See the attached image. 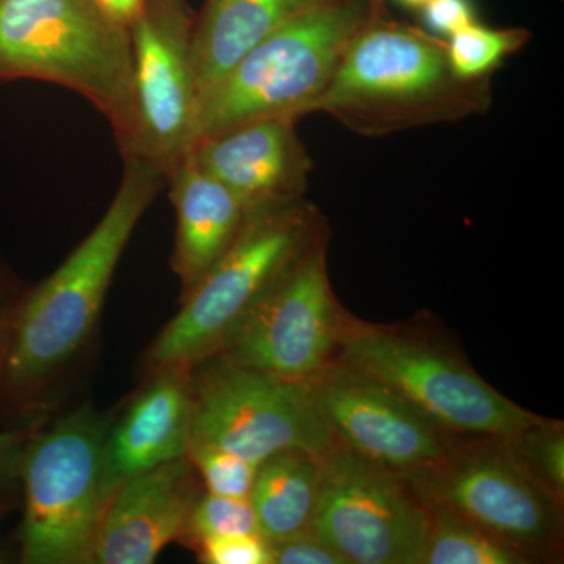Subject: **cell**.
<instances>
[{
    "label": "cell",
    "instance_id": "obj_7",
    "mask_svg": "<svg viewBox=\"0 0 564 564\" xmlns=\"http://www.w3.org/2000/svg\"><path fill=\"white\" fill-rule=\"evenodd\" d=\"M107 430L101 415L80 408L29 440L20 467L25 496L22 562L91 563L106 508L101 473Z\"/></svg>",
    "mask_w": 564,
    "mask_h": 564
},
{
    "label": "cell",
    "instance_id": "obj_17",
    "mask_svg": "<svg viewBox=\"0 0 564 564\" xmlns=\"http://www.w3.org/2000/svg\"><path fill=\"white\" fill-rule=\"evenodd\" d=\"M176 210L173 270L182 300L204 280L239 236L248 214L191 154L165 177Z\"/></svg>",
    "mask_w": 564,
    "mask_h": 564
},
{
    "label": "cell",
    "instance_id": "obj_16",
    "mask_svg": "<svg viewBox=\"0 0 564 564\" xmlns=\"http://www.w3.org/2000/svg\"><path fill=\"white\" fill-rule=\"evenodd\" d=\"M155 372L120 422L107 430L101 473L106 505L126 481L184 458L191 448L195 399L188 367H165Z\"/></svg>",
    "mask_w": 564,
    "mask_h": 564
},
{
    "label": "cell",
    "instance_id": "obj_9",
    "mask_svg": "<svg viewBox=\"0 0 564 564\" xmlns=\"http://www.w3.org/2000/svg\"><path fill=\"white\" fill-rule=\"evenodd\" d=\"M192 384V443L215 445L258 466L282 452L322 456L337 443L311 381L285 380L220 356Z\"/></svg>",
    "mask_w": 564,
    "mask_h": 564
},
{
    "label": "cell",
    "instance_id": "obj_2",
    "mask_svg": "<svg viewBox=\"0 0 564 564\" xmlns=\"http://www.w3.org/2000/svg\"><path fill=\"white\" fill-rule=\"evenodd\" d=\"M491 82L463 80L445 40L372 13L348 41L313 113L366 137L467 120L491 107Z\"/></svg>",
    "mask_w": 564,
    "mask_h": 564
},
{
    "label": "cell",
    "instance_id": "obj_19",
    "mask_svg": "<svg viewBox=\"0 0 564 564\" xmlns=\"http://www.w3.org/2000/svg\"><path fill=\"white\" fill-rule=\"evenodd\" d=\"M321 488V456L291 451L259 464L250 502L269 543L313 530Z\"/></svg>",
    "mask_w": 564,
    "mask_h": 564
},
{
    "label": "cell",
    "instance_id": "obj_10",
    "mask_svg": "<svg viewBox=\"0 0 564 564\" xmlns=\"http://www.w3.org/2000/svg\"><path fill=\"white\" fill-rule=\"evenodd\" d=\"M326 248L328 232L288 267L217 355L295 381H313L336 361L350 318L329 284Z\"/></svg>",
    "mask_w": 564,
    "mask_h": 564
},
{
    "label": "cell",
    "instance_id": "obj_15",
    "mask_svg": "<svg viewBox=\"0 0 564 564\" xmlns=\"http://www.w3.org/2000/svg\"><path fill=\"white\" fill-rule=\"evenodd\" d=\"M199 494L187 456L126 481L104 508L91 563H154L166 545L184 536Z\"/></svg>",
    "mask_w": 564,
    "mask_h": 564
},
{
    "label": "cell",
    "instance_id": "obj_5",
    "mask_svg": "<svg viewBox=\"0 0 564 564\" xmlns=\"http://www.w3.org/2000/svg\"><path fill=\"white\" fill-rule=\"evenodd\" d=\"M325 232L321 214L304 199L248 214L231 248L182 300L152 345V369H191L217 355L278 278Z\"/></svg>",
    "mask_w": 564,
    "mask_h": 564
},
{
    "label": "cell",
    "instance_id": "obj_3",
    "mask_svg": "<svg viewBox=\"0 0 564 564\" xmlns=\"http://www.w3.org/2000/svg\"><path fill=\"white\" fill-rule=\"evenodd\" d=\"M17 80L84 96L109 121L121 158L132 154L131 35L96 0H0V85Z\"/></svg>",
    "mask_w": 564,
    "mask_h": 564
},
{
    "label": "cell",
    "instance_id": "obj_4",
    "mask_svg": "<svg viewBox=\"0 0 564 564\" xmlns=\"http://www.w3.org/2000/svg\"><path fill=\"white\" fill-rule=\"evenodd\" d=\"M372 13L369 0H332L272 33L199 98L193 147L247 122L313 115L348 41Z\"/></svg>",
    "mask_w": 564,
    "mask_h": 564
},
{
    "label": "cell",
    "instance_id": "obj_1",
    "mask_svg": "<svg viewBox=\"0 0 564 564\" xmlns=\"http://www.w3.org/2000/svg\"><path fill=\"white\" fill-rule=\"evenodd\" d=\"M165 184L158 166L124 159L120 187L98 225L0 321V393L18 399L33 391L88 343L122 251Z\"/></svg>",
    "mask_w": 564,
    "mask_h": 564
},
{
    "label": "cell",
    "instance_id": "obj_18",
    "mask_svg": "<svg viewBox=\"0 0 564 564\" xmlns=\"http://www.w3.org/2000/svg\"><path fill=\"white\" fill-rule=\"evenodd\" d=\"M332 0H206L193 29L199 98L289 22Z\"/></svg>",
    "mask_w": 564,
    "mask_h": 564
},
{
    "label": "cell",
    "instance_id": "obj_12",
    "mask_svg": "<svg viewBox=\"0 0 564 564\" xmlns=\"http://www.w3.org/2000/svg\"><path fill=\"white\" fill-rule=\"evenodd\" d=\"M195 17L188 0H147L129 25L137 133L133 152L126 159H143L163 177L191 154L195 143L199 104L193 62Z\"/></svg>",
    "mask_w": 564,
    "mask_h": 564
},
{
    "label": "cell",
    "instance_id": "obj_27",
    "mask_svg": "<svg viewBox=\"0 0 564 564\" xmlns=\"http://www.w3.org/2000/svg\"><path fill=\"white\" fill-rule=\"evenodd\" d=\"M273 564H347L314 530L270 543Z\"/></svg>",
    "mask_w": 564,
    "mask_h": 564
},
{
    "label": "cell",
    "instance_id": "obj_29",
    "mask_svg": "<svg viewBox=\"0 0 564 564\" xmlns=\"http://www.w3.org/2000/svg\"><path fill=\"white\" fill-rule=\"evenodd\" d=\"M109 17L129 29L147 0H96Z\"/></svg>",
    "mask_w": 564,
    "mask_h": 564
},
{
    "label": "cell",
    "instance_id": "obj_30",
    "mask_svg": "<svg viewBox=\"0 0 564 564\" xmlns=\"http://www.w3.org/2000/svg\"><path fill=\"white\" fill-rule=\"evenodd\" d=\"M397 2L402 3L406 9L419 10L426 0H397Z\"/></svg>",
    "mask_w": 564,
    "mask_h": 564
},
{
    "label": "cell",
    "instance_id": "obj_31",
    "mask_svg": "<svg viewBox=\"0 0 564 564\" xmlns=\"http://www.w3.org/2000/svg\"><path fill=\"white\" fill-rule=\"evenodd\" d=\"M370 2V7H372L373 11H384L386 10V6H384V2L386 0H369Z\"/></svg>",
    "mask_w": 564,
    "mask_h": 564
},
{
    "label": "cell",
    "instance_id": "obj_26",
    "mask_svg": "<svg viewBox=\"0 0 564 564\" xmlns=\"http://www.w3.org/2000/svg\"><path fill=\"white\" fill-rule=\"evenodd\" d=\"M417 11L423 31L441 40L478 22L473 0H426Z\"/></svg>",
    "mask_w": 564,
    "mask_h": 564
},
{
    "label": "cell",
    "instance_id": "obj_20",
    "mask_svg": "<svg viewBox=\"0 0 564 564\" xmlns=\"http://www.w3.org/2000/svg\"><path fill=\"white\" fill-rule=\"evenodd\" d=\"M429 534L421 564L532 563L513 545L462 516L440 507H429Z\"/></svg>",
    "mask_w": 564,
    "mask_h": 564
},
{
    "label": "cell",
    "instance_id": "obj_22",
    "mask_svg": "<svg viewBox=\"0 0 564 564\" xmlns=\"http://www.w3.org/2000/svg\"><path fill=\"white\" fill-rule=\"evenodd\" d=\"M510 454L538 485L563 502L564 430L563 423L541 419L524 432L503 440Z\"/></svg>",
    "mask_w": 564,
    "mask_h": 564
},
{
    "label": "cell",
    "instance_id": "obj_11",
    "mask_svg": "<svg viewBox=\"0 0 564 564\" xmlns=\"http://www.w3.org/2000/svg\"><path fill=\"white\" fill-rule=\"evenodd\" d=\"M429 507L403 477L336 443L321 456L313 530L347 564H421Z\"/></svg>",
    "mask_w": 564,
    "mask_h": 564
},
{
    "label": "cell",
    "instance_id": "obj_14",
    "mask_svg": "<svg viewBox=\"0 0 564 564\" xmlns=\"http://www.w3.org/2000/svg\"><path fill=\"white\" fill-rule=\"evenodd\" d=\"M296 121L259 120L198 141L193 161L225 185L247 214L303 199L313 159Z\"/></svg>",
    "mask_w": 564,
    "mask_h": 564
},
{
    "label": "cell",
    "instance_id": "obj_21",
    "mask_svg": "<svg viewBox=\"0 0 564 564\" xmlns=\"http://www.w3.org/2000/svg\"><path fill=\"white\" fill-rule=\"evenodd\" d=\"M532 32L522 28L467 25L445 40L448 63L459 79L488 80L508 58L524 50Z\"/></svg>",
    "mask_w": 564,
    "mask_h": 564
},
{
    "label": "cell",
    "instance_id": "obj_13",
    "mask_svg": "<svg viewBox=\"0 0 564 564\" xmlns=\"http://www.w3.org/2000/svg\"><path fill=\"white\" fill-rule=\"evenodd\" d=\"M311 383L337 443L400 477L434 466L456 437L389 386L343 362L329 364Z\"/></svg>",
    "mask_w": 564,
    "mask_h": 564
},
{
    "label": "cell",
    "instance_id": "obj_25",
    "mask_svg": "<svg viewBox=\"0 0 564 564\" xmlns=\"http://www.w3.org/2000/svg\"><path fill=\"white\" fill-rule=\"evenodd\" d=\"M193 545L206 564H273L272 547L259 533L204 538Z\"/></svg>",
    "mask_w": 564,
    "mask_h": 564
},
{
    "label": "cell",
    "instance_id": "obj_6",
    "mask_svg": "<svg viewBox=\"0 0 564 564\" xmlns=\"http://www.w3.org/2000/svg\"><path fill=\"white\" fill-rule=\"evenodd\" d=\"M336 361L389 386L452 436L508 440L543 419L496 391L444 345L415 333L350 318Z\"/></svg>",
    "mask_w": 564,
    "mask_h": 564
},
{
    "label": "cell",
    "instance_id": "obj_23",
    "mask_svg": "<svg viewBox=\"0 0 564 564\" xmlns=\"http://www.w3.org/2000/svg\"><path fill=\"white\" fill-rule=\"evenodd\" d=\"M248 533H259L258 519L250 499L206 491L199 494L193 505L184 536L195 544L204 538Z\"/></svg>",
    "mask_w": 564,
    "mask_h": 564
},
{
    "label": "cell",
    "instance_id": "obj_28",
    "mask_svg": "<svg viewBox=\"0 0 564 564\" xmlns=\"http://www.w3.org/2000/svg\"><path fill=\"white\" fill-rule=\"evenodd\" d=\"M29 440L31 434L21 430L0 433V481L20 473L22 455Z\"/></svg>",
    "mask_w": 564,
    "mask_h": 564
},
{
    "label": "cell",
    "instance_id": "obj_8",
    "mask_svg": "<svg viewBox=\"0 0 564 564\" xmlns=\"http://www.w3.org/2000/svg\"><path fill=\"white\" fill-rule=\"evenodd\" d=\"M404 481L423 503L480 525L530 562L562 547L563 502L519 466L499 437H455L440 462Z\"/></svg>",
    "mask_w": 564,
    "mask_h": 564
},
{
    "label": "cell",
    "instance_id": "obj_24",
    "mask_svg": "<svg viewBox=\"0 0 564 564\" xmlns=\"http://www.w3.org/2000/svg\"><path fill=\"white\" fill-rule=\"evenodd\" d=\"M187 458L191 459L196 474L202 477L207 492L250 499L258 464L215 445L203 443H192Z\"/></svg>",
    "mask_w": 564,
    "mask_h": 564
}]
</instances>
